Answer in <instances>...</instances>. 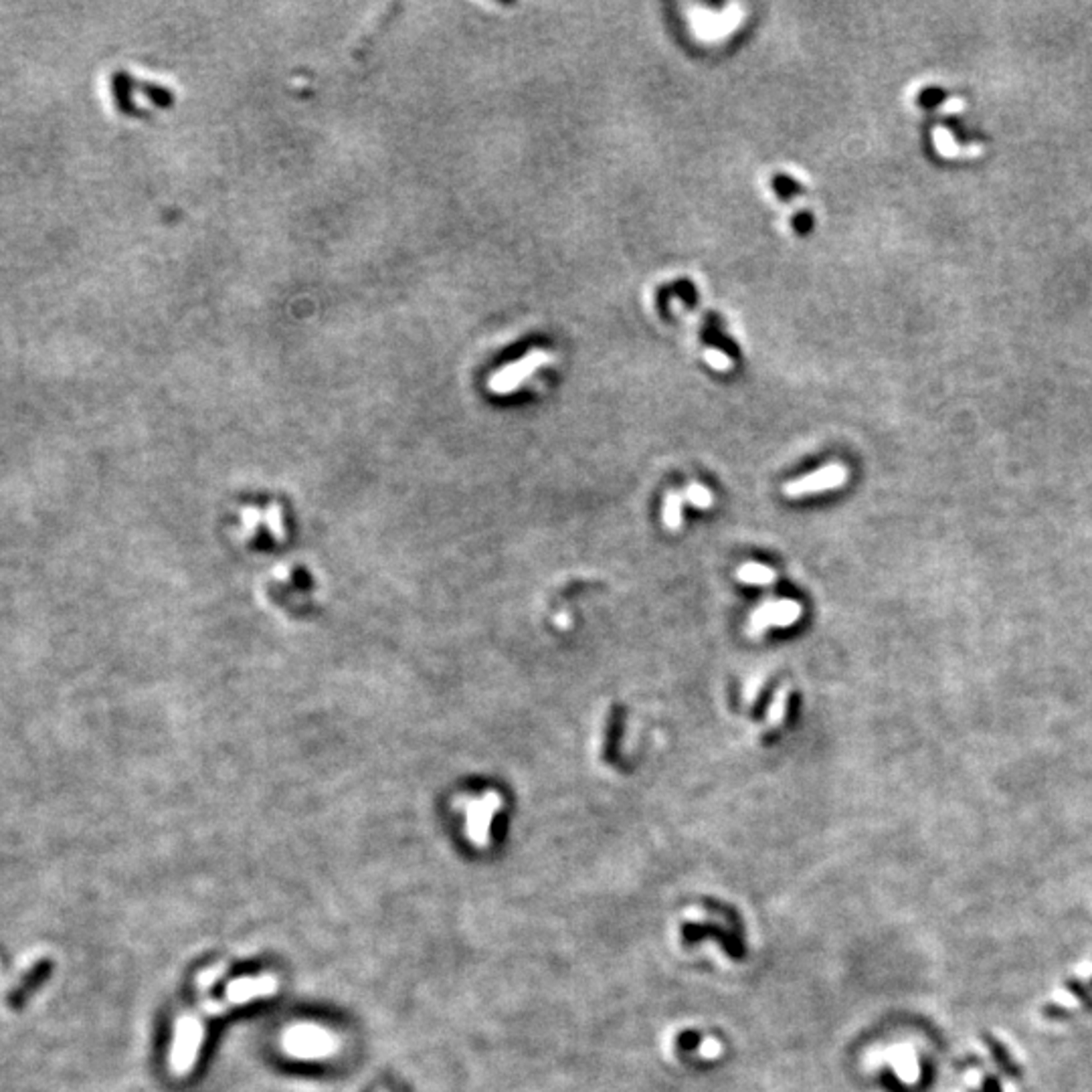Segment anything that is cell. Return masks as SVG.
Instances as JSON below:
<instances>
[{
    "instance_id": "obj_2",
    "label": "cell",
    "mask_w": 1092,
    "mask_h": 1092,
    "mask_svg": "<svg viewBox=\"0 0 1092 1092\" xmlns=\"http://www.w3.org/2000/svg\"><path fill=\"white\" fill-rule=\"evenodd\" d=\"M203 1040H205V1024L200 1014L181 1015L177 1022V1036H174L172 1054H170V1064H172L174 1074L185 1076V1074H189L192 1071Z\"/></svg>"
},
{
    "instance_id": "obj_10",
    "label": "cell",
    "mask_w": 1092,
    "mask_h": 1092,
    "mask_svg": "<svg viewBox=\"0 0 1092 1092\" xmlns=\"http://www.w3.org/2000/svg\"><path fill=\"white\" fill-rule=\"evenodd\" d=\"M737 577L741 583L751 585V587H771L777 579V572L760 562H745L737 571Z\"/></svg>"
},
{
    "instance_id": "obj_21",
    "label": "cell",
    "mask_w": 1092,
    "mask_h": 1092,
    "mask_svg": "<svg viewBox=\"0 0 1092 1092\" xmlns=\"http://www.w3.org/2000/svg\"><path fill=\"white\" fill-rule=\"evenodd\" d=\"M983 1092H1000V1080L997 1078H987Z\"/></svg>"
},
{
    "instance_id": "obj_5",
    "label": "cell",
    "mask_w": 1092,
    "mask_h": 1092,
    "mask_svg": "<svg viewBox=\"0 0 1092 1092\" xmlns=\"http://www.w3.org/2000/svg\"><path fill=\"white\" fill-rule=\"evenodd\" d=\"M848 480V469L841 464L823 465L817 472L807 473V476L798 478V480L785 483L783 492L787 498H803V496L823 494V492L838 490Z\"/></svg>"
},
{
    "instance_id": "obj_18",
    "label": "cell",
    "mask_w": 1092,
    "mask_h": 1092,
    "mask_svg": "<svg viewBox=\"0 0 1092 1092\" xmlns=\"http://www.w3.org/2000/svg\"><path fill=\"white\" fill-rule=\"evenodd\" d=\"M704 358L714 370H728L732 366L731 358H728L727 355H724V352H720V351H706Z\"/></svg>"
},
{
    "instance_id": "obj_6",
    "label": "cell",
    "mask_w": 1092,
    "mask_h": 1092,
    "mask_svg": "<svg viewBox=\"0 0 1092 1092\" xmlns=\"http://www.w3.org/2000/svg\"><path fill=\"white\" fill-rule=\"evenodd\" d=\"M742 21V8L737 7V4H728L724 8V12H710V11H696L692 15V25L694 31L698 33V37L706 39V41H716L720 37H727L731 31H735Z\"/></svg>"
},
{
    "instance_id": "obj_3",
    "label": "cell",
    "mask_w": 1092,
    "mask_h": 1092,
    "mask_svg": "<svg viewBox=\"0 0 1092 1092\" xmlns=\"http://www.w3.org/2000/svg\"><path fill=\"white\" fill-rule=\"evenodd\" d=\"M801 605L793 599H773V601H763L756 610L751 613L746 631L753 638H759L765 631L771 628H791L798 624L801 617Z\"/></svg>"
},
{
    "instance_id": "obj_22",
    "label": "cell",
    "mask_w": 1092,
    "mask_h": 1092,
    "mask_svg": "<svg viewBox=\"0 0 1092 1092\" xmlns=\"http://www.w3.org/2000/svg\"><path fill=\"white\" fill-rule=\"evenodd\" d=\"M557 624H561V628H567L568 617H565V613H561V617H557Z\"/></svg>"
},
{
    "instance_id": "obj_12",
    "label": "cell",
    "mask_w": 1092,
    "mask_h": 1092,
    "mask_svg": "<svg viewBox=\"0 0 1092 1092\" xmlns=\"http://www.w3.org/2000/svg\"><path fill=\"white\" fill-rule=\"evenodd\" d=\"M682 494H684V500H686V502L690 506H694L696 510H710V508H713V504H714L713 492H710L708 487L702 486V483H698V482L688 483L686 490H684Z\"/></svg>"
},
{
    "instance_id": "obj_17",
    "label": "cell",
    "mask_w": 1092,
    "mask_h": 1092,
    "mask_svg": "<svg viewBox=\"0 0 1092 1092\" xmlns=\"http://www.w3.org/2000/svg\"><path fill=\"white\" fill-rule=\"evenodd\" d=\"M1066 986H1068V989H1071V991L1074 993V996H1076L1078 1000L1082 1001V1005H1085L1086 1010H1092V993H1090V987H1086L1085 983L1078 981V979H1068Z\"/></svg>"
},
{
    "instance_id": "obj_13",
    "label": "cell",
    "mask_w": 1092,
    "mask_h": 1092,
    "mask_svg": "<svg viewBox=\"0 0 1092 1092\" xmlns=\"http://www.w3.org/2000/svg\"><path fill=\"white\" fill-rule=\"evenodd\" d=\"M787 704H789V686H781L775 692V696H773L771 704H769V710H767V724H769V727H779V724L785 720Z\"/></svg>"
},
{
    "instance_id": "obj_20",
    "label": "cell",
    "mask_w": 1092,
    "mask_h": 1092,
    "mask_svg": "<svg viewBox=\"0 0 1092 1092\" xmlns=\"http://www.w3.org/2000/svg\"><path fill=\"white\" fill-rule=\"evenodd\" d=\"M1044 1015H1048V1019H1054V1022H1058V1019L1071 1018V1011L1060 1008V1005L1050 1004V1005H1046V1008H1044Z\"/></svg>"
},
{
    "instance_id": "obj_1",
    "label": "cell",
    "mask_w": 1092,
    "mask_h": 1092,
    "mask_svg": "<svg viewBox=\"0 0 1092 1092\" xmlns=\"http://www.w3.org/2000/svg\"><path fill=\"white\" fill-rule=\"evenodd\" d=\"M281 1046L292 1058L322 1060L337 1054L340 1042L326 1028L314 1026V1024H298L284 1033Z\"/></svg>"
},
{
    "instance_id": "obj_4",
    "label": "cell",
    "mask_w": 1092,
    "mask_h": 1092,
    "mask_svg": "<svg viewBox=\"0 0 1092 1092\" xmlns=\"http://www.w3.org/2000/svg\"><path fill=\"white\" fill-rule=\"evenodd\" d=\"M465 807V834L478 848H486L490 840V823L494 819L498 809L502 807V799L496 791H487L480 799H464Z\"/></svg>"
},
{
    "instance_id": "obj_19",
    "label": "cell",
    "mask_w": 1092,
    "mask_h": 1092,
    "mask_svg": "<svg viewBox=\"0 0 1092 1092\" xmlns=\"http://www.w3.org/2000/svg\"><path fill=\"white\" fill-rule=\"evenodd\" d=\"M763 680H765V674L760 672V674H755L753 678L746 682V686H745V702H746V704H753V702L756 700L760 686H763Z\"/></svg>"
},
{
    "instance_id": "obj_14",
    "label": "cell",
    "mask_w": 1092,
    "mask_h": 1092,
    "mask_svg": "<svg viewBox=\"0 0 1092 1092\" xmlns=\"http://www.w3.org/2000/svg\"><path fill=\"white\" fill-rule=\"evenodd\" d=\"M983 1040H986V1044L989 1046V1050H991L993 1058H996V1062L1000 1064L1001 1071H1004L1005 1074H1010V1076H1019L1018 1064L1011 1060V1056L1008 1054V1052H1005L1004 1046H1001L997 1040H993L991 1036H987V1033L983 1036Z\"/></svg>"
},
{
    "instance_id": "obj_7",
    "label": "cell",
    "mask_w": 1092,
    "mask_h": 1092,
    "mask_svg": "<svg viewBox=\"0 0 1092 1092\" xmlns=\"http://www.w3.org/2000/svg\"><path fill=\"white\" fill-rule=\"evenodd\" d=\"M277 991V979L273 975H259V977H241L231 981L225 989V1004L243 1005L247 1001L257 1000V997H270Z\"/></svg>"
},
{
    "instance_id": "obj_9",
    "label": "cell",
    "mask_w": 1092,
    "mask_h": 1092,
    "mask_svg": "<svg viewBox=\"0 0 1092 1092\" xmlns=\"http://www.w3.org/2000/svg\"><path fill=\"white\" fill-rule=\"evenodd\" d=\"M546 362H550V355L543 351H534L530 355L522 358V360L514 362V365H508L502 373L496 374V379H492V391H512L516 388L518 384L522 383L526 377H530L532 370L539 369V366H544Z\"/></svg>"
},
{
    "instance_id": "obj_8",
    "label": "cell",
    "mask_w": 1092,
    "mask_h": 1092,
    "mask_svg": "<svg viewBox=\"0 0 1092 1092\" xmlns=\"http://www.w3.org/2000/svg\"><path fill=\"white\" fill-rule=\"evenodd\" d=\"M53 973V961L51 959H41L37 961L29 971L25 973V977L16 983V987L8 993L7 1001L8 1008L11 1010H22L26 1005V1001L35 996V993L41 989L45 983L49 981Z\"/></svg>"
},
{
    "instance_id": "obj_16",
    "label": "cell",
    "mask_w": 1092,
    "mask_h": 1092,
    "mask_svg": "<svg viewBox=\"0 0 1092 1092\" xmlns=\"http://www.w3.org/2000/svg\"><path fill=\"white\" fill-rule=\"evenodd\" d=\"M223 973H225V967H223V965L209 967V969H205L203 973L196 977V986H199L200 991H207V989L213 987L214 983H217L219 979L223 977Z\"/></svg>"
},
{
    "instance_id": "obj_15",
    "label": "cell",
    "mask_w": 1092,
    "mask_h": 1092,
    "mask_svg": "<svg viewBox=\"0 0 1092 1092\" xmlns=\"http://www.w3.org/2000/svg\"><path fill=\"white\" fill-rule=\"evenodd\" d=\"M934 146L937 150L941 152L943 156H969V154H977L979 150H965V148H959L953 142L951 132H947L945 128H937L934 129Z\"/></svg>"
},
{
    "instance_id": "obj_11",
    "label": "cell",
    "mask_w": 1092,
    "mask_h": 1092,
    "mask_svg": "<svg viewBox=\"0 0 1092 1092\" xmlns=\"http://www.w3.org/2000/svg\"><path fill=\"white\" fill-rule=\"evenodd\" d=\"M684 500L682 492H668L664 498V508H661V522L668 530H680L684 522Z\"/></svg>"
}]
</instances>
